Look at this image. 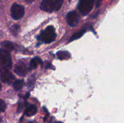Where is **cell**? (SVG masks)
<instances>
[{
    "instance_id": "obj_5",
    "label": "cell",
    "mask_w": 124,
    "mask_h": 123,
    "mask_svg": "<svg viewBox=\"0 0 124 123\" xmlns=\"http://www.w3.org/2000/svg\"><path fill=\"white\" fill-rule=\"evenodd\" d=\"M24 14V8L17 4L12 5L11 8V15L15 20L20 19Z\"/></svg>"
},
{
    "instance_id": "obj_17",
    "label": "cell",
    "mask_w": 124,
    "mask_h": 123,
    "mask_svg": "<svg viewBox=\"0 0 124 123\" xmlns=\"http://www.w3.org/2000/svg\"><path fill=\"white\" fill-rule=\"evenodd\" d=\"M101 1L102 0H98V1H97V3H96V6L97 7H99L101 5Z\"/></svg>"
},
{
    "instance_id": "obj_1",
    "label": "cell",
    "mask_w": 124,
    "mask_h": 123,
    "mask_svg": "<svg viewBox=\"0 0 124 123\" xmlns=\"http://www.w3.org/2000/svg\"><path fill=\"white\" fill-rule=\"evenodd\" d=\"M63 4V0H43L41 4V8L45 12H56L61 8Z\"/></svg>"
},
{
    "instance_id": "obj_11",
    "label": "cell",
    "mask_w": 124,
    "mask_h": 123,
    "mask_svg": "<svg viewBox=\"0 0 124 123\" xmlns=\"http://www.w3.org/2000/svg\"><path fill=\"white\" fill-rule=\"evenodd\" d=\"M57 57L60 60H67L70 59L71 55L70 53L66 51H59L56 54Z\"/></svg>"
},
{
    "instance_id": "obj_21",
    "label": "cell",
    "mask_w": 124,
    "mask_h": 123,
    "mask_svg": "<svg viewBox=\"0 0 124 123\" xmlns=\"http://www.w3.org/2000/svg\"><path fill=\"white\" fill-rule=\"evenodd\" d=\"M61 123V122H56V123Z\"/></svg>"
},
{
    "instance_id": "obj_7",
    "label": "cell",
    "mask_w": 124,
    "mask_h": 123,
    "mask_svg": "<svg viewBox=\"0 0 124 123\" xmlns=\"http://www.w3.org/2000/svg\"><path fill=\"white\" fill-rule=\"evenodd\" d=\"M0 77L1 80L6 83H10L13 82L15 77L9 69H0Z\"/></svg>"
},
{
    "instance_id": "obj_10",
    "label": "cell",
    "mask_w": 124,
    "mask_h": 123,
    "mask_svg": "<svg viewBox=\"0 0 124 123\" xmlns=\"http://www.w3.org/2000/svg\"><path fill=\"white\" fill-rule=\"evenodd\" d=\"M1 45L4 48V49L8 52L12 51L14 49V45L10 41H4V42H1Z\"/></svg>"
},
{
    "instance_id": "obj_8",
    "label": "cell",
    "mask_w": 124,
    "mask_h": 123,
    "mask_svg": "<svg viewBox=\"0 0 124 123\" xmlns=\"http://www.w3.org/2000/svg\"><path fill=\"white\" fill-rule=\"evenodd\" d=\"M14 71L17 75L21 76V77H23V76H25L26 75L27 72V68L24 63H19L15 65Z\"/></svg>"
},
{
    "instance_id": "obj_3",
    "label": "cell",
    "mask_w": 124,
    "mask_h": 123,
    "mask_svg": "<svg viewBox=\"0 0 124 123\" xmlns=\"http://www.w3.org/2000/svg\"><path fill=\"white\" fill-rule=\"evenodd\" d=\"M12 66V58L9 52L4 49H0V69H10Z\"/></svg>"
},
{
    "instance_id": "obj_15",
    "label": "cell",
    "mask_w": 124,
    "mask_h": 123,
    "mask_svg": "<svg viewBox=\"0 0 124 123\" xmlns=\"http://www.w3.org/2000/svg\"><path fill=\"white\" fill-rule=\"evenodd\" d=\"M7 106H6V102H4V101H3L2 100L0 99V112H4L6 110V109Z\"/></svg>"
},
{
    "instance_id": "obj_12",
    "label": "cell",
    "mask_w": 124,
    "mask_h": 123,
    "mask_svg": "<svg viewBox=\"0 0 124 123\" xmlns=\"http://www.w3.org/2000/svg\"><path fill=\"white\" fill-rule=\"evenodd\" d=\"M41 63H42V60L38 57H36L31 60L30 63V66L31 68H36Z\"/></svg>"
},
{
    "instance_id": "obj_2",
    "label": "cell",
    "mask_w": 124,
    "mask_h": 123,
    "mask_svg": "<svg viewBox=\"0 0 124 123\" xmlns=\"http://www.w3.org/2000/svg\"><path fill=\"white\" fill-rule=\"evenodd\" d=\"M56 37V34L54 27L53 26H48L41 32L38 39L44 43H50L55 40Z\"/></svg>"
},
{
    "instance_id": "obj_18",
    "label": "cell",
    "mask_w": 124,
    "mask_h": 123,
    "mask_svg": "<svg viewBox=\"0 0 124 123\" xmlns=\"http://www.w3.org/2000/svg\"><path fill=\"white\" fill-rule=\"evenodd\" d=\"M25 1H26L27 2H28V3H31V2H32L34 0H25Z\"/></svg>"
},
{
    "instance_id": "obj_14",
    "label": "cell",
    "mask_w": 124,
    "mask_h": 123,
    "mask_svg": "<svg viewBox=\"0 0 124 123\" xmlns=\"http://www.w3.org/2000/svg\"><path fill=\"white\" fill-rule=\"evenodd\" d=\"M24 80H18L15 81L13 83V87L16 90H19L24 86Z\"/></svg>"
},
{
    "instance_id": "obj_13",
    "label": "cell",
    "mask_w": 124,
    "mask_h": 123,
    "mask_svg": "<svg viewBox=\"0 0 124 123\" xmlns=\"http://www.w3.org/2000/svg\"><path fill=\"white\" fill-rule=\"evenodd\" d=\"M85 28H84L82 30H81L80 31H78V32H76L75 34H73V36H71V38H70V41H75V40L78 39L80 38L82 35L84 34V33L85 32Z\"/></svg>"
},
{
    "instance_id": "obj_20",
    "label": "cell",
    "mask_w": 124,
    "mask_h": 123,
    "mask_svg": "<svg viewBox=\"0 0 124 123\" xmlns=\"http://www.w3.org/2000/svg\"><path fill=\"white\" fill-rule=\"evenodd\" d=\"M1 123V116H0V123Z\"/></svg>"
},
{
    "instance_id": "obj_6",
    "label": "cell",
    "mask_w": 124,
    "mask_h": 123,
    "mask_svg": "<svg viewBox=\"0 0 124 123\" xmlns=\"http://www.w3.org/2000/svg\"><path fill=\"white\" fill-rule=\"evenodd\" d=\"M80 20L79 16L75 11L69 12L67 15V22L71 27H75L78 24Z\"/></svg>"
},
{
    "instance_id": "obj_19",
    "label": "cell",
    "mask_w": 124,
    "mask_h": 123,
    "mask_svg": "<svg viewBox=\"0 0 124 123\" xmlns=\"http://www.w3.org/2000/svg\"><path fill=\"white\" fill-rule=\"evenodd\" d=\"M1 84L0 83V91H1Z\"/></svg>"
},
{
    "instance_id": "obj_9",
    "label": "cell",
    "mask_w": 124,
    "mask_h": 123,
    "mask_svg": "<svg viewBox=\"0 0 124 123\" xmlns=\"http://www.w3.org/2000/svg\"><path fill=\"white\" fill-rule=\"evenodd\" d=\"M36 112H37V107L35 105L31 104L26 107L24 111V114L28 116H31L36 114Z\"/></svg>"
},
{
    "instance_id": "obj_16",
    "label": "cell",
    "mask_w": 124,
    "mask_h": 123,
    "mask_svg": "<svg viewBox=\"0 0 124 123\" xmlns=\"http://www.w3.org/2000/svg\"><path fill=\"white\" fill-rule=\"evenodd\" d=\"M18 28H19V27H18V25H15V26H13V27H12V30H13L12 32H13V33H16V30H18Z\"/></svg>"
},
{
    "instance_id": "obj_4",
    "label": "cell",
    "mask_w": 124,
    "mask_h": 123,
    "mask_svg": "<svg viewBox=\"0 0 124 123\" xmlns=\"http://www.w3.org/2000/svg\"><path fill=\"white\" fill-rule=\"evenodd\" d=\"M94 0H80L78 8L83 15L88 14L94 6Z\"/></svg>"
}]
</instances>
